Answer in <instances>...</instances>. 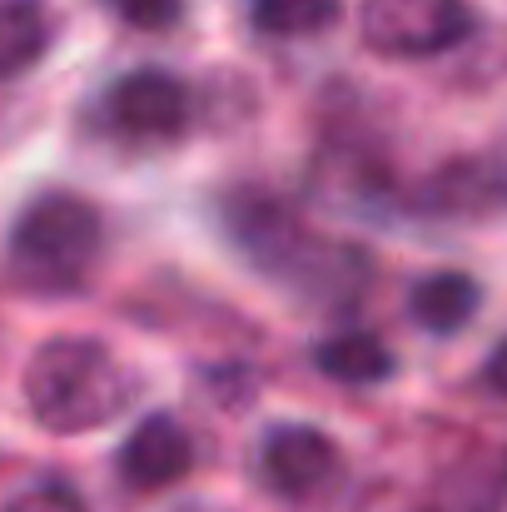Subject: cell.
<instances>
[{
	"mask_svg": "<svg viewBox=\"0 0 507 512\" xmlns=\"http://www.w3.org/2000/svg\"><path fill=\"white\" fill-rule=\"evenodd\" d=\"M314 363H319L324 378L363 388V383H383L393 373V348L378 339V334L353 329V334H334V339L319 343L314 348Z\"/></svg>",
	"mask_w": 507,
	"mask_h": 512,
	"instance_id": "cell-9",
	"label": "cell"
},
{
	"mask_svg": "<svg viewBox=\"0 0 507 512\" xmlns=\"http://www.w3.org/2000/svg\"><path fill=\"white\" fill-rule=\"evenodd\" d=\"M5 512H90L85 508V498L75 493V488H65V483H35V488H25V493H15Z\"/></svg>",
	"mask_w": 507,
	"mask_h": 512,
	"instance_id": "cell-13",
	"label": "cell"
},
{
	"mask_svg": "<svg viewBox=\"0 0 507 512\" xmlns=\"http://www.w3.org/2000/svg\"><path fill=\"white\" fill-rule=\"evenodd\" d=\"M189 468H194V443H189V433H184L174 418H165V413L145 418V423L125 438V448H120V478H125L135 493L169 488V483H179Z\"/></svg>",
	"mask_w": 507,
	"mask_h": 512,
	"instance_id": "cell-7",
	"label": "cell"
},
{
	"mask_svg": "<svg viewBox=\"0 0 507 512\" xmlns=\"http://www.w3.org/2000/svg\"><path fill=\"white\" fill-rule=\"evenodd\" d=\"M249 20L264 35L299 40V35H319L334 25L338 0H249Z\"/></svg>",
	"mask_w": 507,
	"mask_h": 512,
	"instance_id": "cell-11",
	"label": "cell"
},
{
	"mask_svg": "<svg viewBox=\"0 0 507 512\" xmlns=\"http://www.w3.org/2000/svg\"><path fill=\"white\" fill-rule=\"evenodd\" d=\"M135 398L130 368L95 339H50L25 368V403L50 433H90Z\"/></svg>",
	"mask_w": 507,
	"mask_h": 512,
	"instance_id": "cell-1",
	"label": "cell"
},
{
	"mask_svg": "<svg viewBox=\"0 0 507 512\" xmlns=\"http://www.w3.org/2000/svg\"><path fill=\"white\" fill-rule=\"evenodd\" d=\"M50 25L40 0H0V80L30 70L45 55Z\"/></svg>",
	"mask_w": 507,
	"mask_h": 512,
	"instance_id": "cell-10",
	"label": "cell"
},
{
	"mask_svg": "<svg viewBox=\"0 0 507 512\" xmlns=\"http://www.w3.org/2000/svg\"><path fill=\"white\" fill-rule=\"evenodd\" d=\"M259 473L264 483L289 498V503H304L314 493H324L338 473V448L329 433L319 428H304V423H284L264 438L259 448Z\"/></svg>",
	"mask_w": 507,
	"mask_h": 512,
	"instance_id": "cell-6",
	"label": "cell"
},
{
	"mask_svg": "<svg viewBox=\"0 0 507 512\" xmlns=\"http://www.w3.org/2000/svg\"><path fill=\"white\" fill-rule=\"evenodd\" d=\"M358 25L378 55L423 60L473 35V5L468 0H363Z\"/></svg>",
	"mask_w": 507,
	"mask_h": 512,
	"instance_id": "cell-4",
	"label": "cell"
},
{
	"mask_svg": "<svg viewBox=\"0 0 507 512\" xmlns=\"http://www.w3.org/2000/svg\"><path fill=\"white\" fill-rule=\"evenodd\" d=\"M478 304H483V289H478V279L463 274V269H438V274L418 279L413 294H408L413 324L428 329V334H438V339L458 334V329L478 314Z\"/></svg>",
	"mask_w": 507,
	"mask_h": 512,
	"instance_id": "cell-8",
	"label": "cell"
},
{
	"mask_svg": "<svg viewBox=\"0 0 507 512\" xmlns=\"http://www.w3.org/2000/svg\"><path fill=\"white\" fill-rule=\"evenodd\" d=\"M443 194V214H488V204H498V179L483 165H453L438 179Z\"/></svg>",
	"mask_w": 507,
	"mask_h": 512,
	"instance_id": "cell-12",
	"label": "cell"
},
{
	"mask_svg": "<svg viewBox=\"0 0 507 512\" xmlns=\"http://www.w3.org/2000/svg\"><path fill=\"white\" fill-rule=\"evenodd\" d=\"M105 115L130 140H174L189 125V90L169 70H130L110 85Z\"/></svg>",
	"mask_w": 507,
	"mask_h": 512,
	"instance_id": "cell-5",
	"label": "cell"
},
{
	"mask_svg": "<svg viewBox=\"0 0 507 512\" xmlns=\"http://www.w3.org/2000/svg\"><path fill=\"white\" fill-rule=\"evenodd\" d=\"M110 5L135 30H169L184 15V0H110Z\"/></svg>",
	"mask_w": 507,
	"mask_h": 512,
	"instance_id": "cell-14",
	"label": "cell"
},
{
	"mask_svg": "<svg viewBox=\"0 0 507 512\" xmlns=\"http://www.w3.org/2000/svg\"><path fill=\"white\" fill-rule=\"evenodd\" d=\"M105 229L90 199L40 194L10 229V279L30 294H70L90 279Z\"/></svg>",
	"mask_w": 507,
	"mask_h": 512,
	"instance_id": "cell-2",
	"label": "cell"
},
{
	"mask_svg": "<svg viewBox=\"0 0 507 512\" xmlns=\"http://www.w3.org/2000/svg\"><path fill=\"white\" fill-rule=\"evenodd\" d=\"M229 234L239 239V249L264 269V274H279V279H294V284H334L348 289L363 279V259L348 249V244H329L319 234H309L289 204L269 199V194H234L229 199Z\"/></svg>",
	"mask_w": 507,
	"mask_h": 512,
	"instance_id": "cell-3",
	"label": "cell"
},
{
	"mask_svg": "<svg viewBox=\"0 0 507 512\" xmlns=\"http://www.w3.org/2000/svg\"><path fill=\"white\" fill-rule=\"evenodd\" d=\"M483 378H488V388L507 398V343H498L493 353H488V363H483Z\"/></svg>",
	"mask_w": 507,
	"mask_h": 512,
	"instance_id": "cell-15",
	"label": "cell"
}]
</instances>
